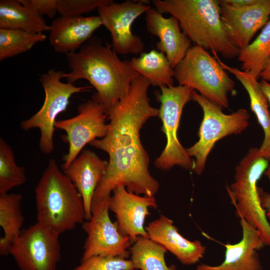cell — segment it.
<instances>
[{
    "label": "cell",
    "mask_w": 270,
    "mask_h": 270,
    "mask_svg": "<svg viewBox=\"0 0 270 270\" xmlns=\"http://www.w3.org/2000/svg\"><path fill=\"white\" fill-rule=\"evenodd\" d=\"M150 85L142 76L136 77L126 94L108 112V130L105 136L90 144L109 156L92 206L108 200L119 186L138 195L154 196L158 190L159 183L150 173L148 155L140 138L143 125L150 118L158 116V109L150 103Z\"/></svg>",
    "instance_id": "obj_1"
},
{
    "label": "cell",
    "mask_w": 270,
    "mask_h": 270,
    "mask_svg": "<svg viewBox=\"0 0 270 270\" xmlns=\"http://www.w3.org/2000/svg\"><path fill=\"white\" fill-rule=\"evenodd\" d=\"M70 72L62 74L67 82L88 80L96 90V96L108 112L123 98L132 81L140 76L122 60L112 46L93 36L78 52L66 54Z\"/></svg>",
    "instance_id": "obj_2"
},
{
    "label": "cell",
    "mask_w": 270,
    "mask_h": 270,
    "mask_svg": "<svg viewBox=\"0 0 270 270\" xmlns=\"http://www.w3.org/2000/svg\"><path fill=\"white\" fill-rule=\"evenodd\" d=\"M155 8L178 21L182 32L194 45L210 50L226 58L238 57L240 50L229 40L216 0H154Z\"/></svg>",
    "instance_id": "obj_3"
},
{
    "label": "cell",
    "mask_w": 270,
    "mask_h": 270,
    "mask_svg": "<svg viewBox=\"0 0 270 270\" xmlns=\"http://www.w3.org/2000/svg\"><path fill=\"white\" fill-rule=\"evenodd\" d=\"M37 222L60 235L86 220L78 190L50 158L34 190Z\"/></svg>",
    "instance_id": "obj_4"
},
{
    "label": "cell",
    "mask_w": 270,
    "mask_h": 270,
    "mask_svg": "<svg viewBox=\"0 0 270 270\" xmlns=\"http://www.w3.org/2000/svg\"><path fill=\"white\" fill-rule=\"evenodd\" d=\"M269 164L258 148H250L236 165L234 181L226 188L237 216L256 229L265 246L270 248V224L261 205L258 186Z\"/></svg>",
    "instance_id": "obj_5"
},
{
    "label": "cell",
    "mask_w": 270,
    "mask_h": 270,
    "mask_svg": "<svg viewBox=\"0 0 270 270\" xmlns=\"http://www.w3.org/2000/svg\"><path fill=\"white\" fill-rule=\"evenodd\" d=\"M174 71L179 85L198 91L222 109L228 108V94H236L235 82L205 48L191 46Z\"/></svg>",
    "instance_id": "obj_6"
},
{
    "label": "cell",
    "mask_w": 270,
    "mask_h": 270,
    "mask_svg": "<svg viewBox=\"0 0 270 270\" xmlns=\"http://www.w3.org/2000/svg\"><path fill=\"white\" fill-rule=\"evenodd\" d=\"M192 100L202 108L203 118L198 132V141L186 150L190 158H194L192 171L200 176L216 142L228 136L242 132L249 124L250 115L243 108L226 114L220 106L195 90L192 93Z\"/></svg>",
    "instance_id": "obj_7"
},
{
    "label": "cell",
    "mask_w": 270,
    "mask_h": 270,
    "mask_svg": "<svg viewBox=\"0 0 270 270\" xmlns=\"http://www.w3.org/2000/svg\"><path fill=\"white\" fill-rule=\"evenodd\" d=\"M63 73L62 70L52 68L40 76L39 80L44 92L43 104L35 114L20 124L25 131L39 128L40 148L46 154L52 153L54 148V134L57 116L66 110L73 94L89 91L92 88L62 82Z\"/></svg>",
    "instance_id": "obj_8"
},
{
    "label": "cell",
    "mask_w": 270,
    "mask_h": 270,
    "mask_svg": "<svg viewBox=\"0 0 270 270\" xmlns=\"http://www.w3.org/2000/svg\"><path fill=\"white\" fill-rule=\"evenodd\" d=\"M156 94L160 103L158 116L162 122V130L166 138V145L154 162L156 168L168 170L178 166L192 171L194 161L178 138V130L184 106L192 100L194 90L188 86H162Z\"/></svg>",
    "instance_id": "obj_9"
},
{
    "label": "cell",
    "mask_w": 270,
    "mask_h": 270,
    "mask_svg": "<svg viewBox=\"0 0 270 270\" xmlns=\"http://www.w3.org/2000/svg\"><path fill=\"white\" fill-rule=\"evenodd\" d=\"M76 116L55 123L56 128L66 132L62 140L68 144V152L62 158V170L77 158L86 144L103 138L108 130V124L106 122L108 118L106 108L96 94L80 104Z\"/></svg>",
    "instance_id": "obj_10"
},
{
    "label": "cell",
    "mask_w": 270,
    "mask_h": 270,
    "mask_svg": "<svg viewBox=\"0 0 270 270\" xmlns=\"http://www.w3.org/2000/svg\"><path fill=\"white\" fill-rule=\"evenodd\" d=\"M59 236L36 222L14 239L9 254L20 270H56L61 258Z\"/></svg>",
    "instance_id": "obj_11"
},
{
    "label": "cell",
    "mask_w": 270,
    "mask_h": 270,
    "mask_svg": "<svg viewBox=\"0 0 270 270\" xmlns=\"http://www.w3.org/2000/svg\"><path fill=\"white\" fill-rule=\"evenodd\" d=\"M109 199L92 206L91 218L82 224L87 237L80 261L95 256L125 259L130 256L129 237L122 236L116 222H112L110 218Z\"/></svg>",
    "instance_id": "obj_12"
},
{
    "label": "cell",
    "mask_w": 270,
    "mask_h": 270,
    "mask_svg": "<svg viewBox=\"0 0 270 270\" xmlns=\"http://www.w3.org/2000/svg\"><path fill=\"white\" fill-rule=\"evenodd\" d=\"M146 1L126 0L112 2L99 6L97 10L104 26L110 32L112 47L117 54H140L144 45L141 38L133 34L132 26L140 16L151 6Z\"/></svg>",
    "instance_id": "obj_13"
},
{
    "label": "cell",
    "mask_w": 270,
    "mask_h": 270,
    "mask_svg": "<svg viewBox=\"0 0 270 270\" xmlns=\"http://www.w3.org/2000/svg\"><path fill=\"white\" fill-rule=\"evenodd\" d=\"M218 2L227 36L240 50L250 44L255 34L270 18V0H256L254 4L244 6L230 4L225 0Z\"/></svg>",
    "instance_id": "obj_14"
},
{
    "label": "cell",
    "mask_w": 270,
    "mask_h": 270,
    "mask_svg": "<svg viewBox=\"0 0 270 270\" xmlns=\"http://www.w3.org/2000/svg\"><path fill=\"white\" fill-rule=\"evenodd\" d=\"M154 196L136 194L123 186L116 187L108 200L109 210L116 218L120 233L134 244L139 236L149 238L144 226L150 208H156Z\"/></svg>",
    "instance_id": "obj_15"
},
{
    "label": "cell",
    "mask_w": 270,
    "mask_h": 270,
    "mask_svg": "<svg viewBox=\"0 0 270 270\" xmlns=\"http://www.w3.org/2000/svg\"><path fill=\"white\" fill-rule=\"evenodd\" d=\"M238 218L242 229L240 240L224 244V259L220 264H200L196 270H262L258 250L265 244L258 230L244 218Z\"/></svg>",
    "instance_id": "obj_16"
},
{
    "label": "cell",
    "mask_w": 270,
    "mask_h": 270,
    "mask_svg": "<svg viewBox=\"0 0 270 270\" xmlns=\"http://www.w3.org/2000/svg\"><path fill=\"white\" fill-rule=\"evenodd\" d=\"M145 20L148 32L160 40L156 44L158 50L165 54L174 68L191 47L190 40L181 32L179 22L174 16L164 17L150 8L145 13Z\"/></svg>",
    "instance_id": "obj_17"
},
{
    "label": "cell",
    "mask_w": 270,
    "mask_h": 270,
    "mask_svg": "<svg viewBox=\"0 0 270 270\" xmlns=\"http://www.w3.org/2000/svg\"><path fill=\"white\" fill-rule=\"evenodd\" d=\"M149 238L163 246L183 264L192 265L202 259L206 247L198 240L184 237L174 225V221L161 214L145 228Z\"/></svg>",
    "instance_id": "obj_18"
},
{
    "label": "cell",
    "mask_w": 270,
    "mask_h": 270,
    "mask_svg": "<svg viewBox=\"0 0 270 270\" xmlns=\"http://www.w3.org/2000/svg\"><path fill=\"white\" fill-rule=\"evenodd\" d=\"M50 26V43L56 52L67 54L88 41L102 24L98 16H60Z\"/></svg>",
    "instance_id": "obj_19"
},
{
    "label": "cell",
    "mask_w": 270,
    "mask_h": 270,
    "mask_svg": "<svg viewBox=\"0 0 270 270\" xmlns=\"http://www.w3.org/2000/svg\"><path fill=\"white\" fill-rule=\"evenodd\" d=\"M108 162L90 150H83L65 170L64 174L74 184L84 202L86 220L92 216V204L96 190L103 178Z\"/></svg>",
    "instance_id": "obj_20"
},
{
    "label": "cell",
    "mask_w": 270,
    "mask_h": 270,
    "mask_svg": "<svg viewBox=\"0 0 270 270\" xmlns=\"http://www.w3.org/2000/svg\"><path fill=\"white\" fill-rule=\"evenodd\" d=\"M214 57L226 71L233 74L242 84L247 92L250 100L251 110L255 114L258 122L262 128L264 138L259 149L260 155L270 162V112L268 100L262 90L258 79L236 68L231 67L212 52Z\"/></svg>",
    "instance_id": "obj_21"
},
{
    "label": "cell",
    "mask_w": 270,
    "mask_h": 270,
    "mask_svg": "<svg viewBox=\"0 0 270 270\" xmlns=\"http://www.w3.org/2000/svg\"><path fill=\"white\" fill-rule=\"evenodd\" d=\"M0 28L39 34L50 31V26L28 0H0Z\"/></svg>",
    "instance_id": "obj_22"
},
{
    "label": "cell",
    "mask_w": 270,
    "mask_h": 270,
    "mask_svg": "<svg viewBox=\"0 0 270 270\" xmlns=\"http://www.w3.org/2000/svg\"><path fill=\"white\" fill-rule=\"evenodd\" d=\"M130 68L154 86H170L174 83V71L165 54L152 50L128 60Z\"/></svg>",
    "instance_id": "obj_23"
},
{
    "label": "cell",
    "mask_w": 270,
    "mask_h": 270,
    "mask_svg": "<svg viewBox=\"0 0 270 270\" xmlns=\"http://www.w3.org/2000/svg\"><path fill=\"white\" fill-rule=\"evenodd\" d=\"M22 196L20 194H0V226L4 232L0 239V254H9L14 239L22 231L24 218L21 210Z\"/></svg>",
    "instance_id": "obj_24"
},
{
    "label": "cell",
    "mask_w": 270,
    "mask_h": 270,
    "mask_svg": "<svg viewBox=\"0 0 270 270\" xmlns=\"http://www.w3.org/2000/svg\"><path fill=\"white\" fill-rule=\"evenodd\" d=\"M130 250L135 270H176L174 265L166 264L164 256L167 250L149 238L138 236Z\"/></svg>",
    "instance_id": "obj_25"
},
{
    "label": "cell",
    "mask_w": 270,
    "mask_h": 270,
    "mask_svg": "<svg viewBox=\"0 0 270 270\" xmlns=\"http://www.w3.org/2000/svg\"><path fill=\"white\" fill-rule=\"evenodd\" d=\"M270 59V18L256 38L240 50L238 60L242 71L256 79Z\"/></svg>",
    "instance_id": "obj_26"
},
{
    "label": "cell",
    "mask_w": 270,
    "mask_h": 270,
    "mask_svg": "<svg viewBox=\"0 0 270 270\" xmlns=\"http://www.w3.org/2000/svg\"><path fill=\"white\" fill-rule=\"evenodd\" d=\"M46 38L44 33L34 34L20 30L0 28V60L25 52Z\"/></svg>",
    "instance_id": "obj_27"
},
{
    "label": "cell",
    "mask_w": 270,
    "mask_h": 270,
    "mask_svg": "<svg viewBox=\"0 0 270 270\" xmlns=\"http://www.w3.org/2000/svg\"><path fill=\"white\" fill-rule=\"evenodd\" d=\"M26 180V170L18 166L11 146L2 138H0V194L8 192Z\"/></svg>",
    "instance_id": "obj_28"
},
{
    "label": "cell",
    "mask_w": 270,
    "mask_h": 270,
    "mask_svg": "<svg viewBox=\"0 0 270 270\" xmlns=\"http://www.w3.org/2000/svg\"><path fill=\"white\" fill-rule=\"evenodd\" d=\"M131 260L120 257L95 256L80 263L72 270H134Z\"/></svg>",
    "instance_id": "obj_29"
},
{
    "label": "cell",
    "mask_w": 270,
    "mask_h": 270,
    "mask_svg": "<svg viewBox=\"0 0 270 270\" xmlns=\"http://www.w3.org/2000/svg\"><path fill=\"white\" fill-rule=\"evenodd\" d=\"M112 0H58V13L60 16H80L88 13Z\"/></svg>",
    "instance_id": "obj_30"
},
{
    "label": "cell",
    "mask_w": 270,
    "mask_h": 270,
    "mask_svg": "<svg viewBox=\"0 0 270 270\" xmlns=\"http://www.w3.org/2000/svg\"><path fill=\"white\" fill-rule=\"evenodd\" d=\"M30 5L42 16L53 18L58 12V0H28Z\"/></svg>",
    "instance_id": "obj_31"
},
{
    "label": "cell",
    "mask_w": 270,
    "mask_h": 270,
    "mask_svg": "<svg viewBox=\"0 0 270 270\" xmlns=\"http://www.w3.org/2000/svg\"><path fill=\"white\" fill-rule=\"evenodd\" d=\"M258 192L261 205L266 212L268 219L270 220V194L260 187Z\"/></svg>",
    "instance_id": "obj_32"
},
{
    "label": "cell",
    "mask_w": 270,
    "mask_h": 270,
    "mask_svg": "<svg viewBox=\"0 0 270 270\" xmlns=\"http://www.w3.org/2000/svg\"><path fill=\"white\" fill-rule=\"evenodd\" d=\"M259 82L260 88L266 97L268 104L270 106V82L263 80H261Z\"/></svg>",
    "instance_id": "obj_33"
},
{
    "label": "cell",
    "mask_w": 270,
    "mask_h": 270,
    "mask_svg": "<svg viewBox=\"0 0 270 270\" xmlns=\"http://www.w3.org/2000/svg\"><path fill=\"white\" fill-rule=\"evenodd\" d=\"M226 2L232 5L237 6H244L254 4L256 0H225Z\"/></svg>",
    "instance_id": "obj_34"
},
{
    "label": "cell",
    "mask_w": 270,
    "mask_h": 270,
    "mask_svg": "<svg viewBox=\"0 0 270 270\" xmlns=\"http://www.w3.org/2000/svg\"><path fill=\"white\" fill-rule=\"evenodd\" d=\"M260 78H261L262 80L270 82V59L264 66L260 74Z\"/></svg>",
    "instance_id": "obj_35"
},
{
    "label": "cell",
    "mask_w": 270,
    "mask_h": 270,
    "mask_svg": "<svg viewBox=\"0 0 270 270\" xmlns=\"http://www.w3.org/2000/svg\"><path fill=\"white\" fill-rule=\"evenodd\" d=\"M264 174L270 180V164L266 170Z\"/></svg>",
    "instance_id": "obj_36"
}]
</instances>
